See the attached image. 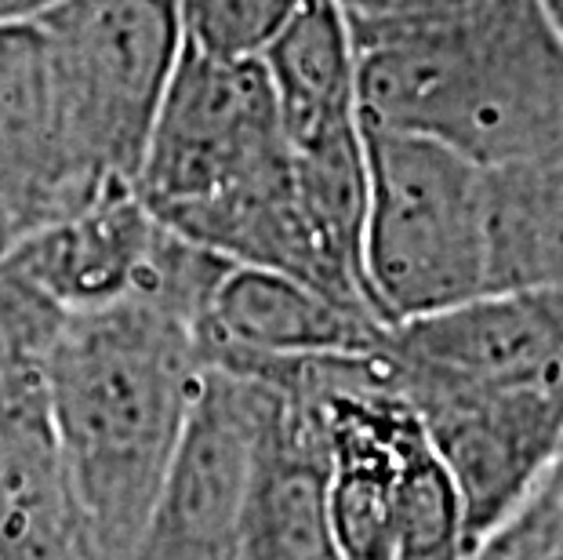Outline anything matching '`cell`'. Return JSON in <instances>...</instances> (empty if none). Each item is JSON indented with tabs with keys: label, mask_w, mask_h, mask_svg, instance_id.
<instances>
[{
	"label": "cell",
	"mask_w": 563,
	"mask_h": 560,
	"mask_svg": "<svg viewBox=\"0 0 563 560\" xmlns=\"http://www.w3.org/2000/svg\"><path fill=\"white\" fill-rule=\"evenodd\" d=\"M364 284L386 328L490 295L487 172L433 139L367 128Z\"/></svg>",
	"instance_id": "cell-4"
},
{
	"label": "cell",
	"mask_w": 563,
	"mask_h": 560,
	"mask_svg": "<svg viewBox=\"0 0 563 560\" xmlns=\"http://www.w3.org/2000/svg\"><path fill=\"white\" fill-rule=\"evenodd\" d=\"M490 292L563 288V153L487 172Z\"/></svg>",
	"instance_id": "cell-15"
},
{
	"label": "cell",
	"mask_w": 563,
	"mask_h": 560,
	"mask_svg": "<svg viewBox=\"0 0 563 560\" xmlns=\"http://www.w3.org/2000/svg\"><path fill=\"white\" fill-rule=\"evenodd\" d=\"M353 47L367 128L433 139L484 172L563 153V37L545 0H481Z\"/></svg>",
	"instance_id": "cell-3"
},
{
	"label": "cell",
	"mask_w": 563,
	"mask_h": 560,
	"mask_svg": "<svg viewBox=\"0 0 563 560\" xmlns=\"http://www.w3.org/2000/svg\"><path fill=\"white\" fill-rule=\"evenodd\" d=\"M33 26L66 146L102 189H131L183 52L178 0H55Z\"/></svg>",
	"instance_id": "cell-5"
},
{
	"label": "cell",
	"mask_w": 563,
	"mask_h": 560,
	"mask_svg": "<svg viewBox=\"0 0 563 560\" xmlns=\"http://www.w3.org/2000/svg\"><path fill=\"white\" fill-rule=\"evenodd\" d=\"M386 331L364 309L334 303L295 277L230 266L200 320V353L208 367L251 372L280 361L375 353Z\"/></svg>",
	"instance_id": "cell-11"
},
{
	"label": "cell",
	"mask_w": 563,
	"mask_h": 560,
	"mask_svg": "<svg viewBox=\"0 0 563 560\" xmlns=\"http://www.w3.org/2000/svg\"><path fill=\"white\" fill-rule=\"evenodd\" d=\"M258 63L277 99L287 146L364 124L353 33L331 0H302Z\"/></svg>",
	"instance_id": "cell-14"
},
{
	"label": "cell",
	"mask_w": 563,
	"mask_h": 560,
	"mask_svg": "<svg viewBox=\"0 0 563 560\" xmlns=\"http://www.w3.org/2000/svg\"><path fill=\"white\" fill-rule=\"evenodd\" d=\"M389 378L451 473L476 553L520 514L553 466L563 444V386H451L400 378L393 367Z\"/></svg>",
	"instance_id": "cell-6"
},
{
	"label": "cell",
	"mask_w": 563,
	"mask_h": 560,
	"mask_svg": "<svg viewBox=\"0 0 563 560\" xmlns=\"http://www.w3.org/2000/svg\"><path fill=\"white\" fill-rule=\"evenodd\" d=\"M102 189L77 164L58 124L44 44L33 22L0 30V259L44 226L69 219Z\"/></svg>",
	"instance_id": "cell-10"
},
{
	"label": "cell",
	"mask_w": 563,
	"mask_h": 560,
	"mask_svg": "<svg viewBox=\"0 0 563 560\" xmlns=\"http://www.w3.org/2000/svg\"><path fill=\"white\" fill-rule=\"evenodd\" d=\"M63 320V309L19 270L15 259H0V404L44 386V361Z\"/></svg>",
	"instance_id": "cell-16"
},
{
	"label": "cell",
	"mask_w": 563,
	"mask_h": 560,
	"mask_svg": "<svg viewBox=\"0 0 563 560\" xmlns=\"http://www.w3.org/2000/svg\"><path fill=\"white\" fill-rule=\"evenodd\" d=\"M331 4L350 22L353 37H364V33L426 26V22L459 15L481 0H331Z\"/></svg>",
	"instance_id": "cell-18"
},
{
	"label": "cell",
	"mask_w": 563,
	"mask_h": 560,
	"mask_svg": "<svg viewBox=\"0 0 563 560\" xmlns=\"http://www.w3.org/2000/svg\"><path fill=\"white\" fill-rule=\"evenodd\" d=\"M545 8H549V19H553V26L560 30V37H563V0H545Z\"/></svg>",
	"instance_id": "cell-20"
},
{
	"label": "cell",
	"mask_w": 563,
	"mask_h": 560,
	"mask_svg": "<svg viewBox=\"0 0 563 560\" xmlns=\"http://www.w3.org/2000/svg\"><path fill=\"white\" fill-rule=\"evenodd\" d=\"M0 560H95L47 411V383L0 404Z\"/></svg>",
	"instance_id": "cell-13"
},
{
	"label": "cell",
	"mask_w": 563,
	"mask_h": 560,
	"mask_svg": "<svg viewBox=\"0 0 563 560\" xmlns=\"http://www.w3.org/2000/svg\"><path fill=\"white\" fill-rule=\"evenodd\" d=\"M208 372L197 325L150 299L66 314L44 361L58 455L95 560H128Z\"/></svg>",
	"instance_id": "cell-2"
},
{
	"label": "cell",
	"mask_w": 563,
	"mask_h": 560,
	"mask_svg": "<svg viewBox=\"0 0 563 560\" xmlns=\"http://www.w3.org/2000/svg\"><path fill=\"white\" fill-rule=\"evenodd\" d=\"M400 378L451 386H563V288L490 292L407 320L382 342Z\"/></svg>",
	"instance_id": "cell-9"
},
{
	"label": "cell",
	"mask_w": 563,
	"mask_h": 560,
	"mask_svg": "<svg viewBox=\"0 0 563 560\" xmlns=\"http://www.w3.org/2000/svg\"><path fill=\"white\" fill-rule=\"evenodd\" d=\"M164 226L135 189L95 200L26 237L11 259L63 314H88L135 299L150 277Z\"/></svg>",
	"instance_id": "cell-12"
},
{
	"label": "cell",
	"mask_w": 563,
	"mask_h": 560,
	"mask_svg": "<svg viewBox=\"0 0 563 560\" xmlns=\"http://www.w3.org/2000/svg\"><path fill=\"white\" fill-rule=\"evenodd\" d=\"M52 4H55V0H0V30L33 22L37 15H44Z\"/></svg>",
	"instance_id": "cell-19"
},
{
	"label": "cell",
	"mask_w": 563,
	"mask_h": 560,
	"mask_svg": "<svg viewBox=\"0 0 563 560\" xmlns=\"http://www.w3.org/2000/svg\"><path fill=\"white\" fill-rule=\"evenodd\" d=\"M258 397L255 378L203 372L172 470L128 560H236Z\"/></svg>",
	"instance_id": "cell-8"
},
{
	"label": "cell",
	"mask_w": 563,
	"mask_h": 560,
	"mask_svg": "<svg viewBox=\"0 0 563 560\" xmlns=\"http://www.w3.org/2000/svg\"><path fill=\"white\" fill-rule=\"evenodd\" d=\"M258 426L236 520V560H342L328 503V440L302 361L262 364Z\"/></svg>",
	"instance_id": "cell-7"
},
{
	"label": "cell",
	"mask_w": 563,
	"mask_h": 560,
	"mask_svg": "<svg viewBox=\"0 0 563 560\" xmlns=\"http://www.w3.org/2000/svg\"><path fill=\"white\" fill-rule=\"evenodd\" d=\"M302 0H178L183 44L211 58H258Z\"/></svg>",
	"instance_id": "cell-17"
},
{
	"label": "cell",
	"mask_w": 563,
	"mask_h": 560,
	"mask_svg": "<svg viewBox=\"0 0 563 560\" xmlns=\"http://www.w3.org/2000/svg\"><path fill=\"white\" fill-rule=\"evenodd\" d=\"M153 219L233 266L273 270L364 309L295 194L277 99L258 58H211L183 44L135 175Z\"/></svg>",
	"instance_id": "cell-1"
}]
</instances>
